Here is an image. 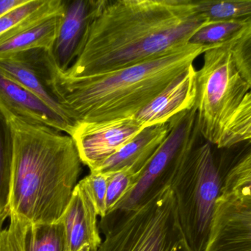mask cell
Segmentation results:
<instances>
[{
	"instance_id": "30",
	"label": "cell",
	"mask_w": 251,
	"mask_h": 251,
	"mask_svg": "<svg viewBox=\"0 0 251 251\" xmlns=\"http://www.w3.org/2000/svg\"><path fill=\"white\" fill-rule=\"evenodd\" d=\"M4 221H5V220L0 218V234H1V231H2V229H1V227H2V224Z\"/></svg>"
},
{
	"instance_id": "10",
	"label": "cell",
	"mask_w": 251,
	"mask_h": 251,
	"mask_svg": "<svg viewBox=\"0 0 251 251\" xmlns=\"http://www.w3.org/2000/svg\"><path fill=\"white\" fill-rule=\"evenodd\" d=\"M66 2L64 0H46L33 14L1 35L0 57L36 49L52 51Z\"/></svg>"
},
{
	"instance_id": "25",
	"label": "cell",
	"mask_w": 251,
	"mask_h": 251,
	"mask_svg": "<svg viewBox=\"0 0 251 251\" xmlns=\"http://www.w3.org/2000/svg\"><path fill=\"white\" fill-rule=\"evenodd\" d=\"M46 0H25L0 15V36L22 23L42 7Z\"/></svg>"
},
{
	"instance_id": "19",
	"label": "cell",
	"mask_w": 251,
	"mask_h": 251,
	"mask_svg": "<svg viewBox=\"0 0 251 251\" xmlns=\"http://www.w3.org/2000/svg\"><path fill=\"white\" fill-rule=\"evenodd\" d=\"M244 142L251 144V89L226 124L216 147L231 148Z\"/></svg>"
},
{
	"instance_id": "12",
	"label": "cell",
	"mask_w": 251,
	"mask_h": 251,
	"mask_svg": "<svg viewBox=\"0 0 251 251\" xmlns=\"http://www.w3.org/2000/svg\"><path fill=\"white\" fill-rule=\"evenodd\" d=\"M0 110L6 116H14L30 123L45 125L69 135V125L38 96L0 72Z\"/></svg>"
},
{
	"instance_id": "17",
	"label": "cell",
	"mask_w": 251,
	"mask_h": 251,
	"mask_svg": "<svg viewBox=\"0 0 251 251\" xmlns=\"http://www.w3.org/2000/svg\"><path fill=\"white\" fill-rule=\"evenodd\" d=\"M24 247L25 251H69L63 221L54 223L28 224Z\"/></svg>"
},
{
	"instance_id": "15",
	"label": "cell",
	"mask_w": 251,
	"mask_h": 251,
	"mask_svg": "<svg viewBox=\"0 0 251 251\" xmlns=\"http://www.w3.org/2000/svg\"><path fill=\"white\" fill-rule=\"evenodd\" d=\"M171 129V121L144 128L137 137L94 171L109 174L128 168L140 177Z\"/></svg>"
},
{
	"instance_id": "24",
	"label": "cell",
	"mask_w": 251,
	"mask_h": 251,
	"mask_svg": "<svg viewBox=\"0 0 251 251\" xmlns=\"http://www.w3.org/2000/svg\"><path fill=\"white\" fill-rule=\"evenodd\" d=\"M231 50L240 73L251 88V23L233 40Z\"/></svg>"
},
{
	"instance_id": "27",
	"label": "cell",
	"mask_w": 251,
	"mask_h": 251,
	"mask_svg": "<svg viewBox=\"0 0 251 251\" xmlns=\"http://www.w3.org/2000/svg\"><path fill=\"white\" fill-rule=\"evenodd\" d=\"M10 223L0 234V243L4 251H25L24 239L28 223L17 215L10 214Z\"/></svg>"
},
{
	"instance_id": "29",
	"label": "cell",
	"mask_w": 251,
	"mask_h": 251,
	"mask_svg": "<svg viewBox=\"0 0 251 251\" xmlns=\"http://www.w3.org/2000/svg\"><path fill=\"white\" fill-rule=\"evenodd\" d=\"M80 251H98V249H97V248L86 247Z\"/></svg>"
},
{
	"instance_id": "1",
	"label": "cell",
	"mask_w": 251,
	"mask_h": 251,
	"mask_svg": "<svg viewBox=\"0 0 251 251\" xmlns=\"http://www.w3.org/2000/svg\"><path fill=\"white\" fill-rule=\"evenodd\" d=\"M209 22L193 0H93L73 62L62 71L89 76L153 60L188 44Z\"/></svg>"
},
{
	"instance_id": "18",
	"label": "cell",
	"mask_w": 251,
	"mask_h": 251,
	"mask_svg": "<svg viewBox=\"0 0 251 251\" xmlns=\"http://www.w3.org/2000/svg\"><path fill=\"white\" fill-rule=\"evenodd\" d=\"M13 158V134L8 118L0 110V218H9Z\"/></svg>"
},
{
	"instance_id": "6",
	"label": "cell",
	"mask_w": 251,
	"mask_h": 251,
	"mask_svg": "<svg viewBox=\"0 0 251 251\" xmlns=\"http://www.w3.org/2000/svg\"><path fill=\"white\" fill-rule=\"evenodd\" d=\"M232 41L203 53L196 70L198 125L206 141L217 145L226 124L251 89L233 56Z\"/></svg>"
},
{
	"instance_id": "4",
	"label": "cell",
	"mask_w": 251,
	"mask_h": 251,
	"mask_svg": "<svg viewBox=\"0 0 251 251\" xmlns=\"http://www.w3.org/2000/svg\"><path fill=\"white\" fill-rule=\"evenodd\" d=\"M225 162L212 144L200 140L186 152L171 181L178 221L193 251L207 248L217 201L234 160Z\"/></svg>"
},
{
	"instance_id": "13",
	"label": "cell",
	"mask_w": 251,
	"mask_h": 251,
	"mask_svg": "<svg viewBox=\"0 0 251 251\" xmlns=\"http://www.w3.org/2000/svg\"><path fill=\"white\" fill-rule=\"evenodd\" d=\"M196 98V69L192 65L134 118L143 128L167 123L191 109Z\"/></svg>"
},
{
	"instance_id": "26",
	"label": "cell",
	"mask_w": 251,
	"mask_h": 251,
	"mask_svg": "<svg viewBox=\"0 0 251 251\" xmlns=\"http://www.w3.org/2000/svg\"><path fill=\"white\" fill-rule=\"evenodd\" d=\"M108 179V174L93 171L82 180L94 202L97 215L101 218L107 215L106 197Z\"/></svg>"
},
{
	"instance_id": "7",
	"label": "cell",
	"mask_w": 251,
	"mask_h": 251,
	"mask_svg": "<svg viewBox=\"0 0 251 251\" xmlns=\"http://www.w3.org/2000/svg\"><path fill=\"white\" fill-rule=\"evenodd\" d=\"M171 122L169 134L140 174L135 185L112 211L134 210L171 186L186 152L202 137L195 106L173 118Z\"/></svg>"
},
{
	"instance_id": "20",
	"label": "cell",
	"mask_w": 251,
	"mask_h": 251,
	"mask_svg": "<svg viewBox=\"0 0 251 251\" xmlns=\"http://www.w3.org/2000/svg\"><path fill=\"white\" fill-rule=\"evenodd\" d=\"M209 22L251 21V0H193Z\"/></svg>"
},
{
	"instance_id": "2",
	"label": "cell",
	"mask_w": 251,
	"mask_h": 251,
	"mask_svg": "<svg viewBox=\"0 0 251 251\" xmlns=\"http://www.w3.org/2000/svg\"><path fill=\"white\" fill-rule=\"evenodd\" d=\"M7 117L13 134L9 216L17 215L29 224L59 222L82 171L75 142L54 128Z\"/></svg>"
},
{
	"instance_id": "16",
	"label": "cell",
	"mask_w": 251,
	"mask_h": 251,
	"mask_svg": "<svg viewBox=\"0 0 251 251\" xmlns=\"http://www.w3.org/2000/svg\"><path fill=\"white\" fill-rule=\"evenodd\" d=\"M93 0L67 1L60 20L52 55L61 70L66 71L73 62L76 50L91 16Z\"/></svg>"
},
{
	"instance_id": "11",
	"label": "cell",
	"mask_w": 251,
	"mask_h": 251,
	"mask_svg": "<svg viewBox=\"0 0 251 251\" xmlns=\"http://www.w3.org/2000/svg\"><path fill=\"white\" fill-rule=\"evenodd\" d=\"M206 251H251V195L219 197Z\"/></svg>"
},
{
	"instance_id": "3",
	"label": "cell",
	"mask_w": 251,
	"mask_h": 251,
	"mask_svg": "<svg viewBox=\"0 0 251 251\" xmlns=\"http://www.w3.org/2000/svg\"><path fill=\"white\" fill-rule=\"evenodd\" d=\"M206 50L189 43L157 58L89 76H69L57 63L54 97L75 123L133 118Z\"/></svg>"
},
{
	"instance_id": "14",
	"label": "cell",
	"mask_w": 251,
	"mask_h": 251,
	"mask_svg": "<svg viewBox=\"0 0 251 251\" xmlns=\"http://www.w3.org/2000/svg\"><path fill=\"white\" fill-rule=\"evenodd\" d=\"M94 202L81 180L75 187L69 207L63 216L69 251L86 247L99 249L101 240Z\"/></svg>"
},
{
	"instance_id": "28",
	"label": "cell",
	"mask_w": 251,
	"mask_h": 251,
	"mask_svg": "<svg viewBox=\"0 0 251 251\" xmlns=\"http://www.w3.org/2000/svg\"><path fill=\"white\" fill-rule=\"evenodd\" d=\"M25 0H0V15L15 6L22 4Z\"/></svg>"
},
{
	"instance_id": "8",
	"label": "cell",
	"mask_w": 251,
	"mask_h": 251,
	"mask_svg": "<svg viewBox=\"0 0 251 251\" xmlns=\"http://www.w3.org/2000/svg\"><path fill=\"white\" fill-rule=\"evenodd\" d=\"M144 128L134 117L102 122H76L70 136L81 162L94 171Z\"/></svg>"
},
{
	"instance_id": "23",
	"label": "cell",
	"mask_w": 251,
	"mask_h": 251,
	"mask_svg": "<svg viewBox=\"0 0 251 251\" xmlns=\"http://www.w3.org/2000/svg\"><path fill=\"white\" fill-rule=\"evenodd\" d=\"M108 175L106 197L107 215L114 209L119 202L133 188L139 178L138 175L134 174L128 168H125L113 173H109Z\"/></svg>"
},
{
	"instance_id": "5",
	"label": "cell",
	"mask_w": 251,
	"mask_h": 251,
	"mask_svg": "<svg viewBox=\"0 0 251 251\" xmlns=\"http://www.w3.org/2000/svg\"><path fill=\"white\" fill-rule=\"evenodd\" d=\"M104 240L98 251H193L183 234L171 186L132 211L101 218Z\"/></svg>"
},
{
	"instance_id": "31",
	"label": "cell",
	"mask_w": 251,
	"mask_h": 251,
	"mask_svg": "<svg viewBox=\"0 0 251 251\" xmlns=\"http://www.w3.org/2000/svg\"><path fill=\"white\" fill-rule=\"evenodd\" d=\"M3 250H4V249H3L2 248H1V246H0V251H4Z\"/></svg>"
},
{
	"instance_id": "21",
	"label": "cell",
	"mask_w": 251,
	"mask_h": 251,
	"mask_svg": "<svg viewBox=\"0 0 251 251\" xmlns=\"http://www.w3.org/2000/svg\"><path fill=\"white\" fill-rule=\"evenodd\" d=\"M251 23V21L209 22L196 32L190 43L203 46L208 50L233 41Z\"/></svg>"
},
{
	"instance_id": "9",
	"label": "cell",
	"mask_w": 251,
	"mask_h": 251,
	"mask_svg": "<svg viewBox=\"0 0 251 251\" xmlns=\"http://www.w3.org/2000/svg\"><path fill=\"white\" fill-rule=\"evenodd\" d=\"M56 63L51 50L36 49L0 57V72L26 87L74 126L75 122L53 94Z\"/></svg>"
},
{
	"instance_id": "22",
	"label": "cell",
	"mask_w": 251,
	"mask_h": 251,
	"mask_svg": "<svg viewBox=\"0 0 251 251\" xmlns=\"http://www.w3.org/2000/svg\"><path fill=\"white\" fill-rule=\"evenodd\" d=\"M249 195H251V144L246 153L233 162L226 176L221 197Z\"/></svg>"
}]
</instances>
